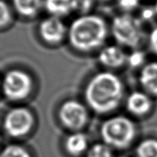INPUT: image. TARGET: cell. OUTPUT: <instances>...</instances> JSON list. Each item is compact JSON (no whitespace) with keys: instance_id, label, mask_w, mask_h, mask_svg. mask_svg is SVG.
<instances>
[{"instance_id":"3","label":"cell","mask_w":157,"mask_h":157,"mask_svg":"<svg viewBox=\"0 0 157 157\" xmlns=\"http://www.w3.org/2000/svg\"><path fill=\"white\" fill-rule=\"evenodd\" d=\"M103 143L111 148L123 150L129 147L137 135V127L128 117L118 115L105 120L100 128Z\"/></svg>"},{"instance_id":"12","label":"cell","mask_w":157,"mask_h":157,"mask_svg":"<svg viewBox=\"0 0 157 157\" xmlns=\"http://www.w3.org/2000/svg\"><path fill=\"white\" fill-rule=\"evenodd\" d=\"M64 148L66 151L72 156H78L89 149L88 138L85 133L79 131L73 132L69 134L64 141Z\"/></svg>"},{"instance_id":"19","label":"cell","mask_w":157,"mask_h":157,"mask_svg":"<svg viewBox=\"0 0 157 157\" xmlns=\"http://www.w3.org/2000/svg\"><path fill=\"white\" fill-rule=\"evenodd\" d=\"M93 6V0H72V11L79 15L88 14Z\"/></svg>"},{"instance_id":"8","label":"cell","mask_w":157,"mask_h":157,"mask_svg":"<svg viewBox=\"0 0 157 157\" xmlns=\"http://www.w3.org/2000/svg\"><path fill=\"white\" fill-rule=\"evenodd\" d=\"M67 33V28L61 19L50 16L44 19L39 25V34L41 39L48 44L60 43Z\"/></svg>"},{"instance_id":"9","label":"cell","mask_w":157,"mask_h":157,"mask_svg":"<svg viewBox=\"0 0 157 157\" xmlns=\"http://www.w3.org/2000/svg\"><path fill=\"white\" fill-rule=\"evenodd\" d=\"M126 107L128 113L136 117H144L152 108V100L144 91H133L126 99Z\"/></svg>"},{"instance_id":"16","label":"cell","mask_w":157,"mask_h":157,"mask_svg":"<svg viewBox=\"0 0 157 157\" xmlns=\"http://www.w3.org/2000/svg\"><path fill=\"white\" fill-rule=\"evenodd\" d=\"M86 157H113L112 148L105 143H96L86 151Z\"/></svg>"},{"instance_id":"17","label":"cell","mask_w":157,"mask_h":157,"mask_svg":"<svg viewBox=\"0 0 157 157\" xmlns=\"http://www.w3.org/2000/svg\"><path fill=\"white\" fill-rule=\"evenodd\" d=\"M0 157H31L23 147L20 145H9L5 147L0 153Z\"/></svg>"},{"instance_id":"23","label":"cell","mask_w":157,"mask_h":157,"mask_svg":"<svg viewBox=\"0 0 157 157\" xmlns=\"http://www.w3.org/2000/svg\"><path fill=\"white\" fill-rule=\"evenodd\" d=\"M156 14V12H155V8H145L143 11H142V18H143L144 20H145V21H149L150 19H152V18L155 16V14Z\"/></svg>"},{"instance_id":"1","label":"cell","mask_w":157,"mask_h":157,"mask_svg":"<svg viewBox=\"0 0 157 157\" xmlns=\"http://www.w3.org/2000/svg\"><path fill=\"white\" fill-rule=\"evenodd\" d=\"M124 96L122 79L110 71H102L93 75L85 88V99L95 113L106 114L116 110Z\"/></svg>"},{"instance_id":"2","label":"cell","mask_w":157,"mask_h":157,"mask_svg":"<svg viewBox=\"0 0 157 157\" xmlns=\"http://www.w3.org/2000/svg\"><path fill=\"white\" fill-rule=\"evenodd\" d=\"M68 36L69 43L75 50L89 52L101 48L105 42L107 25L99 15H80L71 23Z\"/></svg>"},{"instance_id":"5","label":"cell","mask_w":157,"mask_h":157,"mask_svg":"<svg viewBox=\"0 0 157 157\" xmlns=\"http://www.w3.org/2000/svg\"><path fill=\"white\" fill-rule=\"evenodd\" d=\"M63 125L74 132L80 131L89 119L86 106L76 100H68L62 104L58 112Z\"/></svg>"},{"instance_id":"18","label":"cell","mask_w":157,"mask_h":157,"mask_svg":"<svg viewBox=\"0 0 157 157\" xmlns=\"http://www.w3.org/2000/svg\"><path fill=\"white\" fill-rule=\"evenodd\" d=\"M12 21V12L9 4L0 0V29L7 27Z\"/></svg>"},{"instance_id":"10","label":"cell","mask_w":157,"mask_h":157,"mask_svg":"<svg viewBox=\"0 0 157 157\" xmlns=\"http://www.w3.org/2000/svg\"><path fill=\"white\" fill-rule=\"evenodd\" d=\"M128 55L122 48L116 45L103 48L99 52L98 60L104 67L111 69L121 68L127 63Z\"/></svg>"},{"instance_id":"20","label":"cell","mask_w":157,"mask_h":157,"mask_svg":"<svg viewBox=\"0 0 157 157\" xmlns=\"http://www.w3.org/2000/svg\"><path fill=\"white\" fill-rule=\"evenodd\" d=\"M145 62V54L142 51L134 50L129 55H128L127 63H128L131 68H137L140 67H143L144 63Z\"/></svg>"},{"instance_id":"24","label":"cell","mask_w":157,"mask_h":157,"mask_svg":"<svg viewBox=\"0 0 157 157\" xmlns=\"http://www.w3.org/2000/svg\"><path fill=\"white\" fill-rule=\"evenodd\" d=\"M155 12H156V14H157V1H156V3H155Z\"/></svg>"},{"instance_id":"4","label":"cell","mask_w":157,"mask_h":157,"mask_svg":"<svg viewBox=\"0 0 157 157\" xmlns=\"http://www.w3.org/2000/svg\"><path fill=\"white\" fill-rule=\"evenodd\" d=\"M112 33L120 45L128 48L138 47L143 37L141 22L129 14H120L113 19Z\"/></svg>"},{"instance_id":"6","label":"cell","mask_w":157,"mask_h":157,"mask_svg":"<svg viewBox=\"0 0 157 157\" xmlns=\"http://www.w3.org/2000/svg\"><path fill=\"white\" fill-rule=\"evenodd\" d=\"M31 77L21 70H11L4 76L3 90L5 96L11 100H21L29 95L31 90Z\"/></svg>"},{"instance_id":"25","label":"cell","mask_w":157,"mask_h":157,"mask_svg":"<svg viewBox=\"0 0 157 157\" xmlns=\"http://www.w3.org/2000/svg\"><path fill=\"white\" fill-rule=\"evenodd\" d=\"M100 1H107V0H100Z\"/></svg>"},{"instance_id":"21","label":"cell","mask_w":157,"mask_h":157,"mask_svg":"<svg viewBox=\"0 0 157 157\" xmlns=\"http://www.w3.org/2000/svg\"><path fill=\"white\" fill-rule=\"evenodd\" d=\"M118 6L126 12L135 10L140 4V0H117Z\"/></svg>"},{"instance_id":"15","label":"cell","mask_w":157,"mask_h":157,"mask_svg":"<svg viewBox=\"0 0 157 157\" xmlns=\"http://www.w3.org/2000/svg\"><path fill=\"white\" fill-rule=\"evenodd\" d=\"M137 157H157V140L149 138L142 140L136 148Z\"/></svg>"},{"instance_id":"7","label":"cell","mask_w":157,"mask_h":157,"mask_svg":"<svg viewBox=\"0 0 157 157\" xmlns=\"http://www.w3.org/2000/svg\"><path fill=\"white\" fill-rule=\"evenodd\" d=\"M33 125V117L29 110L17 107L8 113L4 121V127L8 134L21 137L31 130Z\"/></svg>"},{"instance_id":"11","label":"cell","mask_w":157,"mask_h":157,"mask_svg":"<svg viewBox=\"0 0 157 157\" xmlns=\"http://www.w3.org/2000/svg\"><path fill=\"white\" fill-rule=\"evenodd\" d=\"M140 83L144 92L150 96H157V62L144 64L140 73Z\"/></svg>"},{"instance_id":"13","label":"cell","mask_w":157,"mask_h":157,"mask_svg":"<svg viewBox=\"0 0 157 157\" xmlns=\"http://www.w3.org/2000/svg\"><path fill=\"white\" fill-rule=\"evenodd\" d=\"M19 14L24 17H34L43 7V0H12Z\"/></svg>"},{"instance_id":"26","label":"cell","mask_w":157,"mask_h":157,"mask_svg":"<svg viewBox=\"0 0 157 157\" xmlns=\"http://www.w3.org/2000/svg\"><path fill=\"white\" fill-rule=\"evenodd\" d=\"M121 157H127V156H121Z\"/></svg>"},{"instance_id":"22","label":"cell","mask_w":157,"mask_h":157,"mask_svg":"<svg viewBox=\"0 0 157 157\" xmlns=\"http://www.w3.org/2000/svg\"><path fill=\"white\" fill-rule=\"evenodd\" d=\"M149 44H150V50L154 53L157 54V26L154 28L152 31L150 32L149 36Z\"/></svg>"},{"instance_id":"14","label":"cell","mask_w":157,"mask_h":157,"mask_svg":"<svg viewBox=\"0 0 157 157\" xmlns=\"http://www.w3.org/2000/svg\"><path fill=\"white\" fill-rule=\"evenodd\" d=\"M43 6L51 16L60 18L72 11V0H43Z\"/></svg>"}]
</instances>
